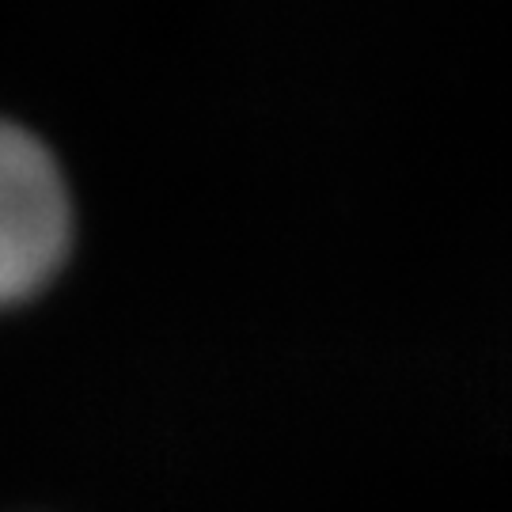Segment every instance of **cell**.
<instances>
[{"mask_svg": "<svg viewBox=\"0 0 512 512\" xmlns=\"http://www.w3.org/2000/svg\"><path fill=\"white\" fill-rule=\"evenodd\" d=\"M69 236L73 205L50 148L0 118V308L54 281Z\"/></svg>", "mask_w": 512, "mask_h": 512, "instance_id": "cell-1", "label": "cell"}]
</instances>
